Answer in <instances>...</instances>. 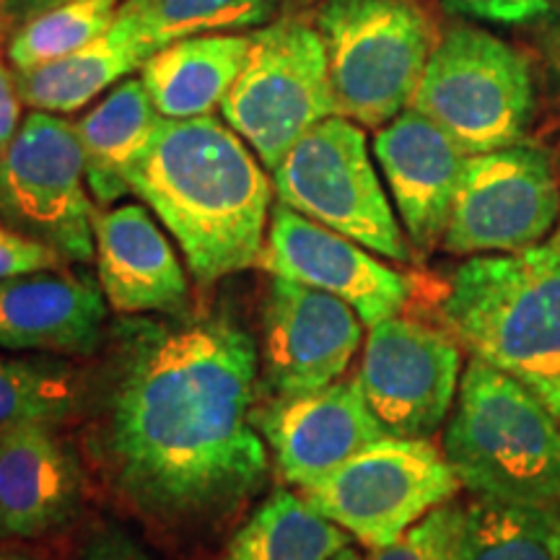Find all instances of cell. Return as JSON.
Segmentation results:
<instances>
[{"mask_svg":"<svg viewBox=\"0 0 560 560\" xmlns=\"http://www.w3.org/2000/svg\"><path fill=\"white\" fill-rule=\"evenodd\" d=\"M314 26L340 117L382 128L410 107L436 47L433 21L418 0H325Z\"/></svg>","mask_w":560,"mask_h":560,"instance_id":"cell-5","label":"cell"},{"mask_svg":"<svg viewBox=\"0 0 560 560\" xmlns=\"http://www.w3.org/2000/svg\"><path fill=\"white\" fill-rule=\"evenodd\" d=\"M459 560H560V506L475 495L465 506Z\"/></svg>","mask_w":560,"mask_h":560,"instance_id":"cell-24","label":"cell"},{"mask_svg":"<svg viewBox=\"0 0 560 560\" xmlns=\"http://www.w3.org/2000/svg\"><path fill=\"white\" fill-rule=\"evenodd\" d=\"M270 11L272 0H122L115 24L153 55L195 34L255 26Z\"/></svg>","mask_w":560,"mask_h":560,"instance_id":"cell-25","label":"cell"},{"mask_svg":"<svg viewBox=\"0 0 560 560\" xmlns=\"http://www.w3.org/2000/svg\"><path fill=\"white\" fill-rule=\"evenodd\" d=\"M558 177H560V159H558ZM558 240H560V223H558Z\"/></svg>","mask_w":560,"mask_h":560,"instance_id":"cell-37","label":"cell"},{"mask_svg":"<svg viewBox=\"0 0 560 560\" xmlns=\"http://www.w3.org/2000/svg\"><path fill=\"white\" fill-rule=\"evenodd\" d=\"M60 265L62 257L52 247L30 240L26 234L0 221V280L34 270L60 268Z\"/></svg>","mask_w":560,"mask_h":560,"instance_id":"cell-29","label":"cell"},{"mask_svg":"<svg viewBox=\"0 0 560 560\" xmlns=\"http://www.w3.org/2000/svg\"><path fill=\"white\" fill-rule=\"evenodd\" d=\"M0 560H34V558L21 556V552H0Z\"/></svg>","mask_w":560,"mask_h":560,"instance_id":"cell-36","label":"cell"},{"mask_svg":"<svg viewBox=\"0 0 560 560\" xmlns=\"http://www.w3.org/2000/svg\"><path fill=\"white\" fill-rule=\"evenodd\" d=\"M363 340L355 310L332 293L272 278L262 317V371L278 397L312 395L338 382Z\"/></svg>","mask_w":560,"mask_h":560,"instance_id":"cell-13","label":"cell"},{"mask_svg":"<svg viewBox=\"0 0 560 560\" xmlns=\"http://www.w3.org/2000/svg\"><path fill=\"white\" fill-rule=\"evenodd\" d=\"M441 3L462 16L499 21V24H527L548 16L560 0H441Z\"/></svg>","mask_w":560,"mask_h":560,"instance_id":"cell-30","label":"cell"},{"mask_svg":"<svg viewBox=\"0 0 560 560\" xmlns=\"http://www.w3.org/2000/svg\"><path fill=\"white\" fill-rule=\"evenodd\" d=\"M219 560H231V558H229V556H226V558H219Z\"/></svg>","mask_w":560,"mask_h":560,"instance_id":"cell-39","label":"cell"},{"mask_svg":"<svg viewBox=\"0 0 560 560\" xmlns=\"http://www.w3.org/2000/svg\"><path fill=\"white\" fill-rule=\"evenodd\" d=\"M62 3H70V0H5L3 5V26H9L13 32L16 26L24 24V21H30L34 16H39V13L55 9V5H62Z\"/></svg>","mask_w":560,"mask_h":560,"instance_id":"cell-33","label":"cell"},{"mask_svg":"<svg viewBox=\"0 0 560 560\" xmlns=\"http://www.w3.org/2000/svg\"><path fill=\"white\" fill-rule=\"evenodd\" d=\"M429 439L387 436L304 488V499L366 548H384L459 490Z\"/></svg>","mask_w":560,"mask_h":560,"instance_id":"cell-9","label":"cell"},{"mask_svg":"<svg viewBox=\"0 0 560 560\" xmlns=\"http://www.w3.org/2000/svg\"><path fill=\"white\" fill-rule=\"evenodd\" d=\"M120 0H70L16 26L9 58L16 70L42 66L79 52L109 30Z\"/></svg>","mask_w":560,"mask_h":560,"instance_id":"cell-27","label":"cell"},{"mask_svg":"<svg viewBox=\"0 0 560 560\" xmlns=\"http://www.w3.org/2000/svg\"><path fill=\"white\" fill-rule=\"evenodd\" d=\"M96 270L117 314H179L190 299L187 276L170 240L143 206L96 210Z\"/></svg>","mask_w":560,"mask_h":560,"instance_id":"cell-19","label":"cell"},{"mask_svg":"<svg viewBox=\"0 0 560 560\" xmlns=\"http://www.w3.org/2000/svg\"><path fill=\"white\" fill-rule=\"evenodd\" d=\"M221 112L268 172L306 130L338 115L317 26L283 19L252 34L249 55Z\"/></svg>","mask_w":560,"mask_h":560,"instance_id":"cell-8","label":"cell"},{"mask_svg":"<svg viewBox=\"0 0 560 560\" xmlns=\"http://www.w3.org/2000/svg\"><path fill=\"white\" fill-rule=\"evenodd\" d=\"M332 560H366V558H363L355 548H350V545H346V548H342Z\"/></svg>","mask_w":560,"mask_h":560,"instance_id":"cell-35","label":"cell"},{"mask_svg":"<svg viewBox=\"0 0 560 560\" xmlns=\"http://www.w3.org/2000/svg\"><path fill=\"white\" fill-rule=\"evenodd\" d=\"M86 475L70 441L50 420L0 431V535L37 540L81 514Z\"/></svg>","mask_w":560,"mask_h":560,"instance_id":"cell-16","label":"cell"},{"mask_svg":"<svg viewBox=\"0 0 560 560\" xmlns=\"http://www.w3.org/2000/svg\"><path fill=\"white\" fill-rule=\"evenodd\" d=\"M257 265L272 278L296 280L342 299L366 327L397 317L410 301V283L402 272L280 200L272 208Z\"/></svg>","mask_w":560,"mask_h":560,"instance_id":"cell-14","label":"cell"},{"mask_svg":"<svg viewBox=\"0 0 560 560\" xmlns=\"http://www.w3.org/2000/svg\"><path fill=\"white\" fill-rule=\"evenodd\" d=\"M109 327L91 452L122 501L182 527L234 514L268 480L255 340L226 314Z\"/></svg>","mask_w":560,"mask_h":560,"instance_id":"cell-1","label":"cell"},{"mask_svg":"<svg viewBox=\"0 0 560 560\" xmlns=\"http://www.w3.org/2000/svg\"><path fill=\"white\" fill-rule=\"evenodd\" d=\"M560 223V177L550 153L516 143L465 159L441 247L452 255H506Z\"/></svg>","mask_w":560,"mask_h":560,"instance_id":"cell-11","label":"cell"},{"mask_svg":"<svg viewBox=\"0 0 560 560\" xmlns=\"http://www.w3.org/2000/svg\"><path fill=\"white\" fill-rule=\"evenodd\" d=\"M151 52L112 21L100 39L66 58L16 70V86L32 109L70 115L83 109L104 89L143 68Z\"/></svg>","mask_w":560,"mask_h":560,"instance_id":"cell-22","label":"cell"},{"mask_svg":"<svg viewBox=\"0 0 560 560\" xmlns=\"http://www.w3.org/2000/svg\"><path fill=\"white\" fill-rule=\"evenodd\" d=\"M441 322L488 366L522 382L560 420V240L475 255L452 272Z\"/></svg>","mask_w":560,"mask_h":560,"instance_id":"cell-3","label":"cell"},{"mask_svg":"<svg viewBox=\"0 0 560 560\" xmlns=\"http://www.w3.org/2000/svg\"><path fill=\"white\" fill-rule=\"evenodd\" d=\"M128 182L177 240L198 283L260 262L272 185L240 132L219 117H161Z\"/></svg>","mask_w":560,"mask_h":560,"instance_id":"cell-2","label":"cell"},{"mask_svg":"<svg viewBox=\"0 0 560 560\" xmlns=\"http://www.w3.org/2000/svg\"><path fill=\"white\" fill-rule=\"evenodd\" d=\"M374 156L416 255L444 242L467 153L418 109H402L374 136Z\"/></svg>","mask_w":560,"mask_h":560,"instance_id":"cell-17","label":"cell"},{"mask_svg":"<svg viewBox=\"0 0 560 560\" xmlns=\"http://www.w3.org/2000/svg\"><path fill=\"white\" fill-rule=\"evenodd\" d=\"M21 100L16 75L0 62V153L9 149V143L16 138L21 128Z\"/></svg>","mask_w":560,"mask_h":560,"instance_id":"cell-32","label":"cell"},{"mask_svg":"<svg viewBox=\"0 0 560 560\" xmlns=\"http://www.w3.org/2000/svg\"><path fill=\"white\" fill-rule=\"evenodd\" d=\"M107 340V299L86 272L58 268L0 280V350L94 355Z\"/></svg>","mask_w":560,"mask_h":560,"instance_id":"cell-18","label":"cell"},{"mask_svg":"<svg viewBox=\"0 0 560 560\" xmlns=\"http://www.w3.org/2000/svg\"><path fill=\"white\" fill-rule=\"evenodd\" d=\"M86 400V380L75 363L55 355L0 353V431L30 420L62 423Z\"/></svg>","mask_w":560,"mask_h":560,"instance_id":"cell-26","label":"cell"},{"mask_svg":"<svg viewBox=\"0 0 560 560\" xmlns=\"http://www.w3.org/2000/svg\"><path fill=\"white\" fill-rule=\"evenodd\" d=\"M462 353L450 332L389 317L369 327L359 382L387 436L429 439L459 392Z\"/></svg>","mask_w":560,"mask_h":560,"instance_id":"cell-12","label":"cell"},{"mask_svg":"<svg viewBox=\"0 0 560 560\" xmlns=\"http://www.w3.org/2000/svg\"><path fill=\"white\" fill-rule=\"evenodd\" d=\"M444 457L478 499L560 506V420L522 382L478 359L459 380Z\"/></svg>","mask_w":560,"mask_h":560,"instance_id":"cell-4","label":"cell"},{"mask_svg":"<svg viewBox=\"0 0 560 560\" xmlns=\"http://www.w3.org/2000/svg\"><path fill=\"white\" fill-rule=\"evenodd\" d=\"M83 182L75 125L34 109L0 153V221L52 247L62 260L91 262L96 210Z\"/></svg>","mask_w":560,"mask_h":560,"instance_id":"cell-10","label":"cell"},{"mask_svg":"<svg viewBox=\"0 0 560 560\" xmlns=\"http://www.w3.org/2000/svg\"><path fill=\"white\" fill-rule=\"evenodd\" d=\"M410 107L467 156L516 145L537 107L529 60L490 32L454 26L433 47Z\"/></svg>","mask_w":560,"mask_h":560,"instance_id":"cell-6","label":"cell"},{"mask_svg":"<svg viewBox=\"0 0 560 560\" xmlns=\"http://www.w3.org/2000/svg\"><path fill=\"white\" fill-rule=\"evenodd\" d=\"M161 120L143 81L128 79L75 122L86 185L96 202L109 206L130 195L128 172Z\"/></svg>","mask_w":560,"mask_h":560,"instance_id":"cell-21","label":"cell"},{"mask_svg":"<svg viewBox=\"0 0 560 560\" xmlns=\"http://www.w3.org/2000/svg\"><path fill=\"white\" fill-rule=\"evenodd\" d=\"M462 527L465 506L446 501L412 524L395 542L371 550L369 560H459Z\"/></svg>","mask_w":560,"mask_h":560,"instance_id":"cell-28","label":"cell"},{"mask_svg":"<svg viewBox=\"0 0 560 560\" xmlns=\"http://www.w3.org/2000/svg\"><path fill=\"white\" fill-rule=\"evenodd\" d=\"M252 47V34H195L153 52L140 81L161 117L187 120L219 107Z\"/></svg>","mask_w":560,"mask_h":560,"instance_id":"cell-20","label":"cell"},{"mask_svg":"<svg viewBox=\"0 0 560 560\" xmlns=\"http://www.w3.org/2000/svg\"><path fill=\"white\" fill-rule=\"evenodd\" d=\"M550 60H552V68H556V73L560 75V32L550 42Z\"/></svg>","mask_w":560,"mask_h":560,"instance_id":"cell-34","label":"cell"},{"mask_svg":"<svg viewBox=\"0 0 560 560\" xmlns=\"http://www.w3.org/2000/svg\"><path fill=\"white\" fill-rule=\"evenodd\" d=\"M350 535L304 495L278 488L229 542L231 560H332Z\"/></svg>","mask_w":560,"mask_h":560,"instance_id":"cell-23","label":"cell"},{"mask_svg":"<svg viewBox=\"0 0 560 560\" xmlns=\"http://www.w3.org/2000/svg\"><path fill=\"white\" fill-rule=\"evenodd\" d=\"M255 423L280 478L299 488L314 486L353 454L387 439L359 376L338 380L312 395L278 397L257 410Z\"/></svg>","mask_w":560,"mask_h":560,"instance_id":"cell-15","label":"cell"},{"mask_svg":"<svg viewBox=\"0 0 560 560\" xmlns=\"http://www.w3.org/2000/svg\"><path fill=\"white\" fill-rule=\"evenodd\" d=\"M3 5H5V0H0V19H3Z\"/></svg>","mask_w":560,"mask_h":560,"instance_id":"cell-38","label":"cell"},{"mask_svg":"<svg viewBox=\"0 0 560 560\" xmlns=\"http://www.w3.org/2000/svg\"><path fill=\"white\" fill-rule=\"evenodd\" d=\"M79 560H151V556L128 529L107 524L89 537Z\"/></svg>","mask_w":560,"mask_h":560,"instance_id":"cell-31","label":"cell"},{"mask_svg":"<svg viewBox=\"0 0 560 560\" xmlns=\"http://www.w3.org/2000/svg\"><path fill=\"white\" fill-rule=\"evenodd\" d=\"M278 200L387 260L410 262L412 247L392 213L363 130L332 115L306 130L272 170Z\"/></svg>","mask_w":560,"mask_h":560,"instance_id":"cell-7","label":"cell"}]
</instances>
